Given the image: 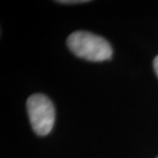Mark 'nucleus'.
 <instances>
[{"label":"nucleus","mask_w":158,"mask_h":158,"mask_svg":"<svg viewBox=\"0 0 158 158\" xmlns=\"http://www.w3.org/2000/svg\"><path fill=\"white\" fill-rule=\"evenodd\" d=\"M156 158H158V157H156Z\"/></svg>","instance_id":"5"},{"label":"nucleus","mask_w":158,"mask_h":158,"mask_svg":"<svg viewBox=\"0 0 158 158\" xmlns=\"http://www.w3.org/2000/svg\"><path fill=\"white\" fill-rule=\"evenodd\" d=\"M59 3H63V4H73V3H85V2H88L87 0H74V1H72V0H63V1H56Z\"/></svg>","instance_id":"3"},{"label":"nucleus","mask_w":158,"mask_h":158,"mask_svg":"<svg viewBox=\"0 0 158 158\" xmlns=\"http://www.w3.org/2000/svg\"><path fill=\"white\" fill-rule=\"evenodd\" d=\"M69 49L75 56L91 62L111 59L112 47L105 38L86 31H76L67 39Z\"/></svg>","instance_id":"1"},{"label":"nucleus","mask_w":158,"mask_h":158,"mask_svg":"<svg viewBox=\"0 0 158 158\" xmlns=\"http://www.w3.org/2000/svg\"><path fill=\"white\" fill-rule=\"evenodd\" d=\"M153 68H154V71H155V73L158 77V56L154 59V61H153Z\"/></svg>","instance_id":"4"},{"label":"nucleus","mask_w":158,"mask_h":158,"mask_svg":"<svg viewBox=\"0 0 158 158\" xmlns=\"http://www.w3.org/2000/svg\"><path fill=\"white\" fill-rule=\"evenodd\" d=\"M27 111L35 134L46 135L52 131L55 124V107L46 96L32 94L27 100Z\"/></svg>","instance_id":"2"}]
</instances>
